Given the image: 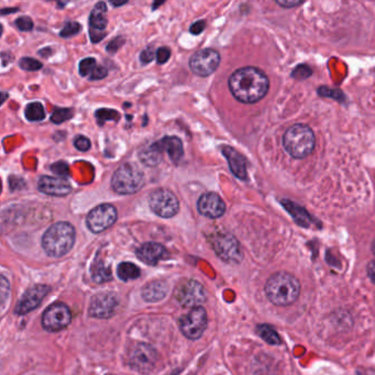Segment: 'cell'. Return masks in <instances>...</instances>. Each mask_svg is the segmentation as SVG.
I'll return each instance as SVG.
<instances>
[{
	"instance_id": "6da1fadb",
	"label": "cell",
	"mask_w": 375,
	"mask_h": 375,
	"mask_svg": "<svg viewBox=\"0 0 375 375\" xmlns=\"http://www.w3.org/2000/svg\"><path fill=\"white\" fill-rule=\"evenodd\" d=\"M228 85L237 100L244 104H254L266 97L270 81L261 70L248 66L237 70L229 78Z\"/></svg>"
},
{
	"instance_id": "7a4b0ae2",
	"label": "cell",
	"mask_w": 375,
	"mask_h": 375,
	"mask_svg": "<svg viewBox=\"0 0 375 375\" xmlns=\"http://www.w3.org/2000/svg\"><path fill=\"white\" fill-rule=\"evenodd\" d=\"M264 291L274 305L290 306L301 295V283L287 272H278L268 278Z\"/></svg>"
},
{
	"instance_id": "3957f363",
	"label": "cell",
	"mask_w": 375,
	"mask_h": 375,
	"mask_svg": "<svg viewBox=\"0 0 375 375\" xmlns=\"http://www.w3.org/2000/svg\"><path fill=\"white\" fill-rule=\"evenodd\" d=\"M74 227L69 222H56L45 232L42 238V246L47 256L61 258L71 251L74 246Z\"/></svg>"
},
{
	"instance_id": "277c9868",
	"label": "cell",
	"mask_w": 375,
	"mask_h": 375,
	"mask_svg": "<svg viewBox=\"0 0 375 375\" xmlns=\"http://www.w3.org/2000/svg\"><path fill=\"white\" fill-rule=\"evenodd\" d=\"M284 149L294 159H304L313 153L316 137L313 130L303 124H296L283 136Z\"/></svg>"
},
{
	"instance_id": "5b68a950",
	"label": "cell",
	"mask_w": 375,
	"mask_h": 375,
	"mask_svg": "<svg viewBox=\"0 0 375 375\" xmlns=\"http://www.w3.org/2000/svg\"><path fill=\"white\" fill-rule=\"evenodd\" d=\"M143 185V172L133 163H124L120 165L112 175V189L118 194H136Z\"/></svg>"
},
{
	"instance_id": "8992f818",
	"label": "cell",
	"mask_w": 375,
	"mask_h": 375,
	"mask_svg": "<svg viewBox=\"0 0 375 375\" xmlns=\"http://www.w3.org/2000/svg\"><path fill=\"white\" fill-rule=\"evenodd\" d=\"M149 206L152 211L162 218H172L179 213V203L177 197L169 189H155L149 197Z\"/></svg>"
},
{
	"instance_id": "52a82bcc",
	"label": "cell",
	"mask_w": 375,
	"mask_h": 375,
	"mask_svg": "<svg viewBox=\"0 0 375 375\" xmlns=\"http://www.w3.org/2000/svg\"><path fill=\"white\" fill-rule=\"evenodd\" d=\"M211 246L217 256L228 263H238L242 258L238 240L230 234H218L211 239Z\"/></svg>"
},
{
	"instance_id": "ba28073f",
	"label": "cell",
	"mask_w": 375,
	"mask_h": 375,
	"mask_svg": "<svg viewBox=\"0 0 375 375\" xmlns=\"http://www.w3.org/2000/svg\"><path fill=\"white\" fill-rule=\"evenodd\" d=\"M116 220H117V210L114 206L110 204H102L90 211L86 218V225L90 232L100 234L106 229L110 228Z\"/></svg>"
},
{
	"instance_id": "9c48e42d",
	"label": "cell",
	"mask_w": 375,
	"mask_h": 375,
	"mask_svg": "<svg viewBox=\"0 0 375 375\" xmlns=\"http://www.w3.org/2000/svg\"><path fill=\"white\" fill-rule=\"evenodd\" d=\"M220 64V55L214 49H204L198 51L191 57L189 67L197 76H208L218 69Z\"/></svg>"
},
{
	"instance_id": "30bf717a",
	"label": "cell",
	"mask_w": 375,
	"mask_h": 375,
	"mask_svg": "<svg viewBox=\"0 0 375 375\" xmlns=\"http://www.w3.org/2000/svg\"><path fill=\"white\" fill-rule=\"evenodd\" d=\"M181 333L189 339L201 338L207 327V314L203 307H194L179 323Z\"/></svg>"
},
{
	"instance_id": "8fae6325",
	"label": "cell",
	"mask_w": 375,
	"mask_h": 375,
	"mask_svg": "<svg viewBox=\"0 0 375 375\" xmlns=\"http://www.w3.org/2000/svg\"><path fill=\"white\" fill-rule=\"evenodd\" d=\"M71 311L64 304H53L43 314L42 325L47 331H57L71 323Z\"/></svg>"
},
{
	"instance_id": "7c38bea8",
	"label": "cell",
	"mask_w": 375,
	"mask_h": 375,
	"mask_svg": "<svg viewBox=\"0 0 375 375\" xmlns=\"http://www.w3.org/2000/svg\"><path fill=\"white\" fill-rule=\"evenodd\" d=\"M175 297H177L179 303L185 307H194V306L201 305L206 299L203 285L197 281H193V280L181 284L175 292Z\"/></svg>"
},
{
	"instance_id": "4fadbf2b",
	"label": "cell",
	"mask_w": 375,
	"mask_h": 375,
	"mask_svg": "<svg viewBox=\"0 0 375 375\" xmlns=\"http://www.w3.org/2000/svg\"><path fill=\"white\" fill-rule=\"evenodd\" d=\"M157 360V352L151 345L140 343L130 352V363L138 372L148 373L153 369Z\"/></svg>"
},
{
	"instance_id": "5bb4252c",
	"label": "cell",
	"mask_w": 375,
	"mask_h": 375,
	"mask_svg": "<svg viewBox=\"0 0 375 375\" xmlns=\"http://www.w3.org/2000/svg\"><path fill=\"white\" fill-rule=\"evenodd\" d=\"M107 25V6L102 1L96 4L90 17V35L93 42H100L104 39Z\"/></svg>"
},
{
	"instance_id": "9a60e30c",
	"label": "cell",
	"mask_w": 375,
	"mask_h": 375,
	"mask_svg": "<svg viewBox=\"0 0 375 375\" xmlns=\"http://www.w3.org/2000/svg\"><path fill=\"white\" fill-rule=\"evenodd\" d=\"M50 291V288L45 285H35L29 288L25 292V295L21 297L20 302L16 307V314L18 315H25L30 313L33 309H37L40 305L43 298Z\"/></svg>"
},
{
	"instance_id": "2e32d148",
	"label": "cell",
	"mask_w": 375,
	"mask_h": 375,
	"mask_svg": "<svg viewBox=\"0 0 375 375\" xmlns=\"http://www.w3.org/2000/svg\"><path fill=\"white\" fill-rule=\"evenodd\" d=\"M118 301L112 294H98L92 299L90 306V315L95 319H109L114 315Z\"/></svg>"
},
{
	"instance_id": "e0dca14e",
	"label": "cell",
	"mask_w": 375,
	"mask_h": 375,
	"mask_svg": "<svg viewBox=\"0 0 375 375\" xmlns=\"http://www.w3.org/2000/svg\"><path fill=\"white\" fill-rule=\"evenodd\" d=\"M197 209H198L199 214L203 216L216 219L225 214L226 205L216 193H207L198 199Z\"/></svg>"
},
{
	"instance_id": "ac0fdd59",
	"label": "cell",
	"mask_w": 375,
	"mask_h": 375,
	"mask_svg": "<svg viewBox=\"0 0 375 375\" xmlns=\"http://www.w3.org/2000/svg\"><path fill=\"white\" fill-rule=\"evenodd\" d=\"M37 189L42 191L43 194L56 197L66 196L72 191L70 181L61 177H41L37 181Z\"/></svg>"
},
{
	"instance_id": "d6986e66",
	"label": "cell",
	"mask_w": 375,
	"mask_h": 375,
	"mask_svg": "<svg viewBox=\"0 0 375 375\" xmlns=\"http://www.w3.org/2000/svg\"><path fill=\"white\" fill-rule=\"evenodd\" d=\"M167 254V249L155 242L142 244L137 251L138 258L148 266H155L162 258H165Z\"/></svg>"
},
{
	"instance_id": "ffe728a7",
	"label": "cell",
	"mask_w": 375,
	"mask_h": 375,
	"mask_svg": "<svg viewBox=\"0 0 375 375\" xmlns=\"http://www.w3.org/2000/svg\"><path fill=\"white\" fill-rule=\"evenodd\" d=\"M221 152L226 157L229 167L232 169L234 177L240 179H246L248 173H246V159L234 148L228 147V145L221 147Z\"/></svg>"
},
{
	"instance_id": "44dd1931",
	"label": "cell",
	"mask_w": 375,
	"mask_h": 375,
	"mask_svg": "<svg viewBox=\"0 0 375 375\" xmlns=\"http://www.w3.org/2000/svg\"><path fill=\"white\" fill-rule=\"evenodd\" d=\"M155 147L161 152H167L169 159L174 163L181 161L184 155V148L181 139L177 137H165L161 141L155 142Z\"/></svg>"
},
{
	"instance_id": "7402d4cb",
	"label": "cell",
	"mask_w": 375,
	"mask_h": 375,
	"mask_svg": "<svg viewBox=\"0 0 375 375\" xmlns=\"http://www.w3.org/2000/svg\"><path fill=\"white\" fill-rule=\"evenodd\" d=\"M167 285L163 281H155L147 284L142 290V297L147 302H159L165 297Z\"/></svg>"
},
{
	"instance_id": "603a6c76",
	"label": "cell",
	"mask_w": 375,
	"mask_h": 375,
	"mask_svg": "<svg viewBox=\"0 0 375 375\" xmlns=\"http://www.w3.org/2000/svg\"><path fill=\"white\" fill-rule=\"evenodd\" d=\"M162 153L163 152L160 151L155 144H151L148 149L142 150L140 152V160H141L142 163L147 167H157L161 163L162 161Z\"/></svg>"
},
{
	"instance_id": "cb8c5ba5",
	"label": "cell",
	"mask_w": 375,
	"mask_h": 375,
	"mask_svg": "<svg viewBox=\"0 0 375 375\" xmlns=\"http://www.w3.org/2000/svg\"><path fill=\"white\" fill-rule=\"evenodd\" d=\"M283 206L287 209L288 213L293 216L296 222L298 225H301L303 227H309L311 224V217L307 214V211L302 207L297 206L295 204H291V201H287V204H285L283 201Z\"/></svg>"
},
{
	"instance_id": "d4e9b609",
	"label": "cell",
	"mask_w": 375,
	"mask_h": 375,
	"mask_svg": "<svg viewBox=\"0 0 375 375\" xmlns=\"http://www.w3.org/2000/svg\"><path fill=\"white\" fill-rule=\"evenodd\" d=\"M117 275L122 281H130V280H136V278H139L140 270L136 264L124 262L118 266Z\"/></svg>"
},
{
	"instance_id": "484cf974",
	"label": "cell",
	"mask_w": 375,
	"mask_h": 375,
	"mask_svg": "<svg viewBox=\"0 0 375 375\" xmlns=\"http://www.w3.org/2000/svg\"><path fill=\"white\" fill-rule=\"evenodd\" d=\"M256 333L268 345H278L282 343L281 337L272 328L271 326L258 325L256 327Z\"/></svg>"
},
{
	"instance_id": "4316f807",
	"label": "cell",
	"mask_w": 375,
	"mask_h": 375,
	"mask_svg": "<svg viewBox=\"0 0 375 375\" xmlns=\"http://www.w3.org/2000/svg\"><path fill=\"white\" fill-rule=\"evenodd\" d=\"M25 118L29 121H41L45 118V110L40 102H31L25 108Z\"/></svg>"
},
{
	"instance_id": "83f0119b",
	"label": "cell",
	"mask_w": 375,
	"mask_h": 375,
	"mask_svg": "<svg viewBox=\"0 0 375 375\" xmlns=\"http://www.w3.org/2000/svg\"><path fill=\"white\" fill-rule=\"evenodd\" d=\"M120 118L119 112L112 109H100L96 112V119L100 126L106 121H118Z\"/></svg>"
},
{
	"instance_id": "f1b7e54d",
	"label": "cell",
	"mask_w": 375,
	"mask_h": 375,
	"mask_svg": "<svg viewBox=\"0 0 375 375\" xmlns=\"http://www.w3.org/2000/svg\"><path fill=\"white\" fill-rule=\"evenodd\" d=\"M73 114L74 112L71 108H57L51 116V121L55 124H63V122L71 119L73 117Z\"/></svg>"
},
{
	"instance_id": "f546056e",
	"label": "cell",
	"mask_w": 375,
	"mask_h": 375,
	"mask_svg": "<svg viewBox=\"0 0 375 375\" xmlns=\"http://www.w3.org/2000/svg\"><path fill=\"white\" fill-rule=\"evenodd\" d=\"M97 65L95 59H93V57H86L84 60L81 61L80 66H78L80 74L84 76V78H90V74L94 72Z\"/></svg>"
},
{
	"instance_id": "4dcf8cb0",
	"label": "cell",
	"mask_w": 375,
	"mask_h": 375,
	"mask_svg": "<svg viewBox=\"0 0 375 375\" xmlns=\"http://www.w3.org/2000/svg\"><path fill=\"white\" fill-rule=\"evenodd\" d=\"M93 278H94L95 281L102 283V282L110 280L112 273H110L109 268H105L104 264L98 263L93 270Z\"/></svg>"
},
{
	"instance_id": "1f68e13d",
	"label": "cell",
	"mask_w": 375,
	"mask_h": 375,
	"mask_svg": "<svg viewBox=\"0 0 375 375\" xmlns=\"http://www.w3.org/2000/svg\"><path fill=\"white\" fill-rule=\"evenodd\" d=\"M19 65L23 70L28 71V72H35V71L42 69V63L32 59V57H23L19 62Z\"/></svg>"
},
{
	"instance_id": "d6a6232c",
	"label": "cell",
	"mask_w": 375,
	"mask_h": 375,
	"mask_svg": "<svg viewBox=\"0 0 375 375\" xmlns=\"http://www.w3.org/2000/svg\"><path fill=\"white\" fill-rule=\"evenodd\" d=\"M81 30H82V25L80 23L72 21V23H66V25L61 31L60 35L62 37H70L78 35Z\"/></svg>"
},
{
	"instance_id": "836d02e7",
	"label": "cell",
	"mask_w": 375,
	"mask_h": 375,
	"mask_svg": "<svg viewBox=\"0 0 375 375\" xmlns=\"http://www.w3.org/2000/svg\"><path fill=\"white\" fill-rule=\"evenodd\" d=\"M90 145L92 144H90V140L88 138L84 137V136H78V137L75 138L74 147L80 151H88L90 149Z\"/></svg>"
},
{
	"instance_id": "e575fe53",
	"label": "cell",
	"mask_w": 375,
	"mask_h": 375,
	"mask_svg": "<svg viewBox=\"0 0 375 375\" xmlns=\"http://www.w3.org/2000/svg\"><path fill=\"white\" fill-rule=\"evenodd\" d=\"M16 25L21 31H30L33 29V21L31 18L21 17L16 21Z\"/></svg>"
},
{
	"instance_id": "d590c367",
	"label": "cell",
	"mask_w": 375,
	"mask_h": 375,
	"mask_svg": "<svg viewBox=\"0 0 375 375\" xmlns=\"http://www.w3.org/2000/svg\"><path fill=\"white\" fill-rule=\"evenodd\" d=\"M171 57V50L169 47H160L157 51V61L159 64H165Z\"/></svg>"
},
{
	"instance_id": "8d00e7d4",
	"label": "cell",
	"mask_w": 375,
	"mask_h": 375,
	"mask_svg": "<svg viewBox=\"0 0 375 375\" xmlns=\"http://www.w3.org/2000/svg\"><path fill=\"white\" fill-rule=\"evenodd\" d=\"M107 75V69H105L102 65H97L96 69H95L94 72L90 74V76L88 78H90V81H100L106 78Z\"/></svg>"
},
{
	"instance_id": "74e56055",
	"label": "cell",
	"mask_w": 375,
	"mask_h": 375,
	"mask_svg": "<svg viewBox=\"0 0 375 375\" xmlns=\"http://www.w3.org/2000/svg\"><path fill=\"white\" fill-rule=\"evenodd\" d=\"M155 50L152 47H148L140 55V60L143 64H148V63L152 62L153 59H155Z\"/></svg>"
},
{
	"instance_id": "f35d334b",
	"label": "cell",
	"mask_w": 375,
	"mask_h": 375,
	"mask_svg": "<svg viewBox=\"0 0 375 375\" xmlns=\"http://www.w3.org/2000/svg\"><path fill=\"white\" fill-rule=\"evenodd\" d=\"M51 169L57 175H60L61 177L69 174V167H67L66 163H64V162H59L56 165H52Z\"/></svg>"
},
{
	"instance_id": "ab89813d",
	"label": "cell",
	"mask_w": 375,
	"mask_h": 375,
	"mask_svg": "<svg viewBox=\"0 0 375 375\" xmlns=\"http://www.w3.org/2000/svg\"><path fill=\"white\" fill-rule=\"evenodd\" d=\"M124 39L122 37H117L114 40H112V42L108 44L107 51L112 54H114V52H117L119 50L121 45L124 44Z\"/></svg>"
},
{
	"instance_id": "60d3db41",
	"label": "cell",
	"mask_w": 375,
	"mask_h": 375,
	"mask_svg": "<svg viewBox=\"0 0 375 375\" xmlns=\"http://www.w3.org/2000/svg\"><path fill=\"white\" fill-rule=\"evenodd\" d=\"M205 25H206V23H205L204 20H198L197 23H193V25H191L189 31H191V33H193L194 35H201V33L204 31Z\"/></svg>"
},
{
	"instance_id": "b9f144b4",
	"label": "cell",
	"mask_w": 375,
	"mask_h": 375,
	"mask_svg": "<svg viewBox=\"0 0 375 375\" xmlns=\"http://www.w3.org/2000/svg\"><path fill=\"white\" fill-rule=\"evenodd\" d=\"M276 3L283 8H293L297 7V6L303 5V1H281V0H278V1H276Z\"/></svg>"
},
{
	"instance_id": "7bdbcfd3",
	"label": "cell",
	"mask_w": 375,
	"mask_h": 375,
	"mask_svg": "<svg viewBox=\"0 0 375 375\" xmlns=\"http://www.w3.org/2000/svg\"><path fill=\"white\" fill-rule=\"evenodd\" d=\"M368 275L372 283L375 284V260L371 261L368 266Z\"/></svg>"
},
{
	"instance_id": "ee69618b",
	"label": "cell",
	"mask_w": 375,
	"mask_h": 375,
	"mask_svg": "<svg viewBox=\"0 0 375 375\" xmlns=\"http://www.w3.org/2000/svg\"><path fill=\"white\" fill-rule=\"evenodd\" d=\"M16 11H17V9H16L15 8V11H6V9H3V15H5V13H16Z\"/></svg>"
},
{
	"instance_id": "f6af8a7d",
	"label": "cell",
	"mask_w": 375,
	"mask_h": 375,
	"mask_svg": "<svg viewBox=\"0 0 375 375\" xmlns=\"http://www.w3.org/2000/svg\"><path fill=\"white\" fill-rule=\"evenodd\" d=\"M372 252H373V254H374L375 256V239L374 240H373V242H372Z\"/></svg>"
},
{
	"instance_id": "bcb514c9",
	"label": "cell",
	"mask_w": 375,
	"mask_h": 375,
	"mask_svg": "<svg viewBox=\"0 0 375 375\" xmlns=\"http://www.w3.org/2000/svg\"><path fill=\"white\" fill-rule=\"evenodd\" d=\"M112 5L114 6V7H118V6L124 5V4H126V3H120V4L112 3Z\"/></svg>"
}]
</instances>
